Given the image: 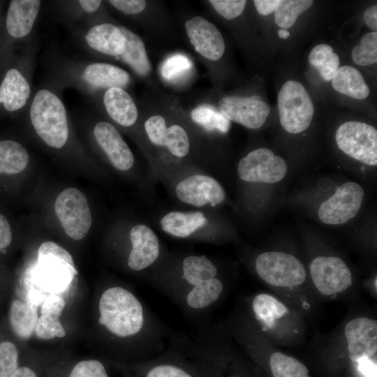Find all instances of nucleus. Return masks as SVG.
I'll list each match as a JSON object with an SVG mask.
<instances>
[{"label": "nucleus", "mask_w": 377, "mask_h": 377, "mask_svg": "<svg viewBox=\"0 0 377 377\" xmlns=\"http://www.w3.org/2000/svg\"><path fill=\"white\" fill-rule=\"evenodd\" d=\"M65 301L59 295H50L43 302L40 309L41 316L38 318L35 332L42 339L65 337L66 332L59 316L64 309Z\"/></svg>", "instance_id": "26"}, {"label": "nucleus", "mask_w": 377, "mask_h": 377, "mask_svg": "<svg viewBox=\"0 0 377 377\" xmlns=\"http://www.w3.org/2000/svg\"><path fill=\"white\" fill-rule=\"evenodd\" d=\"M279 35L281 38H287L289 36V33L286 31H284V30H279Z\"/></svg>", "instance_id": "46"}, {"label": "nucleus", "mask_w": 377, "mask_h": 377, "mask_svg": "<svg viewBox=\"0 0 377 377\" xmlns=\"http://www.w3.org/2000/svg\"><path fill=\"white\" fill-rule=\"evenodd\" d=\"M192 120L208 131H217L226 133L229 131L230 121L214 108L202 105L191 112Z\"/></svg>", "instance_id": "33"}, {"label": "nucleus", "mask_w": 377, "mask_h": 377, "mask_svg": "<svg viewBox=\"0 0 377 377\" xmlns=\"http://www.w3.org/2000/svg\"><path fill=\"white\" fill-rule=\"evenodd\" d=\"M107 3L113 8L126 15H134L142 13L147 3L143 0H110Z\"/></svg>", "instance_id": "41"}, {"label": "nucleus", "mask_w": 377, "mask_h": 377, "mask_svg": "<svg viewBox=\"0 0 377 377\" xmlns=\"http://www.w3.org/2000/svg\"><path fill=\"white\" fill-rule=\"evenodd\" d=\"M269 367L273 377H309V370L302 362L281 352L271 355Z\"/></svg>", "instance_id": "32"}, {"label": "nucleus", "mask_w": 377, "mask_h": 377, "mask_svg": "<svg viewBox=\"0 0 377 377\" xmlns=\"http://www.w3.org/2000/svg\"><path fill=\"white\" fill-rule=\"evenodd\" d=\"M354 63L360 66H368L377 62V32L371 31L362 36L360 45L351 51Z\"/></svg>", "instance_id": "35"}, {"label": "nucleus", "mask_w": 377, "mask_h": 377, "mask_svg": "<svg viewBox=\"0 0 377 377\" xmlns=\"http://www.w3.org/2000/svg\"><path fill=\"white\" fill-rule=\"evenodd\" d=\"M144 127L149 140L154 145L165 147L178 158H184L189 153L188 135L181 126L174 124L167 127L163 117L154 115L145 121Z\"/></svg>", "instance_id": "21"}, {"label": "nucleus", "mask_w": 377, "mask_h": 377, "mask_svg": "<svg viewBox=\"0 0 377 377\" xmlns=\"http://www.w3.org/2000/svg\"><path fill=\"white\" fill-rule=\"evenodd\" d=\"M185 27L191 45L200 55L212 61L221 59L225 52V43L214 24L195 16L186 22Z\"/></svg>", "instance_id": "20"}, {"label": "nucleus", "mask_w": 377, "mask_h": 377, "mask_svg": "<svg viewBox=\"0 0 377 377\" xmlns=\"http://www.w3.org/2000/svg\"><path fill=\"white\" fill-rule=\"evenodd\" d=\"M19 352L10 340L0 341V377H12L19 367Z\"/></svg>", "instance_id": "36"}, {"label": "nucleus", "mask_w": 377, "mask_h": 377, "mask_svg": "<svg viewBox=\"0 0 377 377\" xmlns=\"http://www.w3.org/2000/svg\"><path fill=\"white\" fill-rule=\"evenodd\" d=\"M312 0H281L274 10V22L281 28L294 25L298 17L313 4Z\"/></svg>", "instance_id": "34"}, {"label": "nucleus", "mask_w": 377, "mask_h": 377, "mask_svg": "<svg viewBox=\"0 0 377 377\" xmlns=\"http://www.w3.org/2000/svg\"><path fill=\"white\" fill-rule=\"evenodd\" d=\"M79 45L91 54L118 57L125 50V37L119 26L101 22L87 27L66 25Z\"/></svg>", "instance_id": "9"}, {"label": "nucleus", "mask_w": 377, "mask_h": 377, "mask_svg": "<svg viewBox=\"0 0 377 377\" xmlns=\"http://www.w3.org/2000/svg\"><path fill=\"white\" fill-rule=\"evenodd\" d=\"M38 277L50 288H63L78 274L71 255L57 244L47 241L38 251Z\"/></svg>", "instance_id": "10"}, {"label": "nucleus", "mask_w": 377, "mask_h": 377, "mask_svg": "<svg viewBox=\"0 0 377 377\" xmlns=\"http://www.w3.org/2000/svg\"><path fill=\"white\" fill-rule=\"evenodd\" d=\"M175 193L181 202L195 207L219 205L226 199L221 184L214 177L200 173L180 180L175 186Z\"/></svg>", "instance_id": "15"}, {"label": "nucleus", "mask_w": 377, "mask_h": 377, "mask_svg": "<svg viewBox=\"0 0 377 377\" xmlns=\"http://www.w3.org/2000/svg\"><path fill=\"white\" fill-rule=\"evenodd\" d=\"M281 0H255L253 3L257 11L263 15H268L274 12Z\"/></svg>", "instance_id": "43"}, {"label": "nucleus", "mask_w": 377, "mask_h": 377, "mask_svg": "<svg viewBox=\"0 0 377 377\" xmlns=\"http://www.w3.org/2000/svg\"><path fill=\"white\" fill-rule=\"evenodd\" d=\"M95 98H101L103 110L119 126L128 128L137 121V106L131 96L124 89L110 87L91 100Z\"/></svg>", "instance_id": "22"}, {"label": "nucleus", "mask_w": 377, "mask_h": 377, "mask_svg": "<svg viewBox=\"0 0 377 377\" xmlns=\"http://www.w3.org/2000/svg\"><path fill=\"white\" fill-rule=\"evenodd\" d=\"M208 223L205 212L196 211H171L163 215L160 226L166 234L177 238L193 237Z\"/></svg>", "instance_id": "24"}, {"label": "nucleus", "mask_w": 377, "mask_h": 377, "mask_svg": "<svg viewBox=\"0 0 377 377\" xmlns=\"http://www.w3.org/2000/svg\"><path fill=\"white\" fill-rule=\"evenodd\" d=\"M209 2L220 15L227 20L239 16L246 3L245 0H211Z\"/></svg>", "instance_id": "39"}, {"label": "nucleus", "mask_w": 377, "mask_h": 377, "mask_svg": "<svg viewBox=\"0 0 377 377\" xmlns=\"http://www.w3.org/2000/svg\"><path fill=\"white\" fill-rule=\"evenodd\" d=\"M98 310V323L119 338L137 336L147 327L152 326L139 299L120 286L109 288L103 293Z\"/></svg>", "instance_id": "3"}, {"label": "nucleus", "mask_w": 377, "mask_h": 377, "mask_svg": "<svg viewBox=\"0 0 377 377\" xmlns=\"http://www.w3.org/2000/svg\"><path fill=\"white\" fill-rule=\"evenodd\" d=\"M53 3L57 15L66 25L82 28L103 22L100 19L103 1L62 0Z\"/></svg>", "instance_id": "23"}, {"label": "nucleus", "mask_w": 377, "mask_h": 377, "mask_svg": "<svg viewBox=\"0 0 377 377\" xmlns=\"http://www.w3.org/2000/svg\"><path fill=\"white\" fill-rule=\"evenodd\" d=\"M287 171L285 160L267 148L250 151L237 165L239 178L251 183H277L285 177Z\"/></svg>", "instance_id": "11"}, {"label": "nucleus", "mask_w": 377, "mask_h": 377, "mask_svg": "<svg viewBox=\"0 0 377 377\" xmlns=\"http://www.w3.org/2000/svg\"><path fill=\"white\" fill-rule=\"evenodd\" d=\"M91 136L97 147L116 169L126 171L133 166V152L111 123L96 121L91 128Z\"/></svg>", "instance_id": "17"}, {"label": "nucleus", "mask_w": 377, "mask_h": 377, "mask_svg": "<svg viewBox=\"0 0 377 377\" xmlns=\"http://www.w3.org/2000/svg\"><path fill=\"white\" fill-rule=\"evenodd\" d=\"M191 67V62L186 56L177 54L166 59L161 67V75L165 80H172Z\"/></svg>", "instance_id": "37"}, {"label": "nucleus", "mask_w": 377, "mask_h": 377, "mask_svg": "<svg viewBox=\"0 0 377 377\" xmlns=\"http://www.w3.org/2000/svg\"><path fill=\"white\" fill-rule=\"evenodd\" d=\"M12 377H37V375L29 367H19Z\"/></svg>", "instance_id": "45"}, {"label": "nucleus", "mask_w": 377, "mask_h": 377, "mask_svg": "<svg viewBox=\"0 0 377 377\" xmlns=\"http://www.w3.org/2000/svg\"><path fill=\"white\" fill-rule=\"evenodd\" d=\"M309 269L314 286L323 295L341 293L353 284L350 269L339 257L317 256L311 261Z\"/></svg>", "instance_id": "13"}, {"label": "nucleus", "mask_w": 377, "mask_h": 377, "mask_svg": "<svg viewBox=\"0 0 377 377\" xmlns=\"http://www.w3.org/2000/svg\"><path fill=\"white\" fill-rule=\"evenodd\" d=\"M68 377H108L103 364L98 360H88L77 363Z\"/></svg>", "instance_id": "38"}, {"label": "nucleus", "mask_w": 377, "mask_h": 377, "mask_svg": "<svg viewBox=\"0 0 377 377\" xmlns=\"http://www.w3.org/2000/svg\"><path fill=\"white\" fill-rule=\"evenodd\" d=\"M365 24L374 31L377 30V6L373 5L367 8L363 14Z\"/></svg>", "instance_id": "44"}, {"label": "nucleus", "mask_w": 377, "mask_h": 377, "mask_svg": "<svg viewBox=\"0 0 377 377\" xmlns=\"http://www.w3.org/2000/svg\"><path fill=\"white\" fill-rule=\"evenodd\" d=\"M219 112L229 121L250 129L263 126L270 112L269 105L259 96H229L219 101Z\"/></svg>", "instance_id": "16"}, {"label": "nucleus", "mask_w": 377, "mask_h": 377, "mask_svg": "<svg viewBox=\"0 0 377 377\" xmlns=\"http://www.w3.org/2000/svg\"><path fill=\"white\" fill-rule=\"evenodd\" d=\"M255 269L263 281L276 287L297 286L306 279V271L302 262L293 255L281 251L258 255Z\"/></svg>", "instance_id": "6"}, {"label": "nucleus", "mask_w": 377, "mask_h": 377, "mask_svg": "<svg viewBox=\"0 0 377 377\" xmlns=\"http://www.w3.org/2000/svg\"><path fill=\"white\" fill-rule=\"evenodd\" d=\"M364 196V189L359 184L344 182L321 203L318 212V218L327 225L343 224L357 214Z\"/></svg>", "instance_id": "12"}, {"label": "nucleus", "mask_w": 377, "mask_h": 377, "mask_svg": "<svg viewBox=\"0 0 377 377\" xmlns=\"http://www.w3.org/2000/svg\"><path fill=\"white\" fill-rule=\"evenodd\" d=\"M357 370L364 377H376V360L363 359L356 362Z\"/></svg>", "instance_id": "42"}, {"label": "nucleus", "mask_w": 377, "mask_h": 377, "mask_svg": "<svg viewBox=\"0 0 377 377\" xmlns=\"http://www.w3.org/2000/svg\"><path fill=\"white\" fill-rule=\"evenodd\" d=\"M345 337L350 360L356 363L371 359L377 352V322L360 317L349 320L345 325Z\"/></svg>", "instance_id": "19"}, {"label": "nucleus", "mask_w": 377, "mask_h": 377, "mask_svg": "<svg viewBox=\"0 0 377 377\" xmlns=\"http://www.w3.org/2000/svg\"><path fill=\"white\" fill-rule=\"evenodd\" d=\"M54 211L67 235L80 240L86 237L91 226V214L84 194L69 187L61 192L54 202Z\"/></svg>", "instance_id": "8"}, {"label": "nucleus", "mask_w": 377, "mask_h": 377, "mask_svg": "<svg viewBox=\"0 0 377 377\" xmlns=\"http://www.w3.org/2000/svg\"><path fill=\"white\" fill-rule=\"evenodd\" d=\"M49 79L63 90L73 87L94 98L110 87H127L131 76L124 69L104 62L77 60L57 54L51 57Z\"/></svg>", "instance_id": "2"}, {"label": "nucleus", "mask_w": 377, "mask_h": 377, "mask_svg": "<svg viewBox=\"0 0 377 377\" xmlns=\"http://www.w3.org/2000/svg\"><path fill=\"white\" fill-rule=\"evenodd\" d=\"M331 81L336 91L351 98L362 100L369 95L370 90L363 76L351 66L339 67Z\"/></svg>", "instance_id": "29"}, {"label": "nucleus", "mask_w": 377, "mask_h": 377, "mask_svg": "<svg viewBox=\"0 0 377 377\" xmlns=\"http://www.w3.org/2000/svg\"><path fill=\"white\" fill-rule=\"evenodd\" d=\"M338 147L350 158L365 165H377V130L373 126L356 121L342 124L337 130Z\"/></svg>", "instance_id": "7"}, {"label": "nucleus", "mask_w": 377, "mask_h": 377, "mask_svg": "<svg viewBox=\"0 0 377 377\" xmlns=\"http://www.w3.org/2000/svg\"><path fill=\"white\" fill-rule=\"evenodd\" d=\"M29 161L27 149L14 140H0V175H14L24 171Z\"/></svg>", "instance_id": "30"}, {"label": "nucleus", "mask_w": 377, "mask_h": 377, "mask_svg": "<svg viewBox=\"0 0 377 377\" xmlns=\"http://www.w3.org/2000/svg\"><path fill=\"white\" fill-rule=\"evenodd\" d=\"M129 238L128 268L140 272L155 265L161 256V244L151 228L144 223H138L131 228Z\"/></svg>", "instance_id": "18"}, {"label": "nucleus", "mask_w": 377, "mask_h": 377, "mask_svg": "<svg viewBox=\"0 0 377 377\" xmlns=\"http://www.w3.org/2000/svg\"><path fill=\"white\" fill-rule=\"evenodd\" d=\"M37 50V41L33 37L24 45L17 62L6 69L1 80L0 106L7 112L25 111L31 102Z\"/></svg>", "instance_id": "4"}, {"label": "nucleus", "mask_w": 377, "mask_h": 377, "mask_svg": "<svg viewBox=\"0 0 377 377\" xmlns=\"http://www.w3.org/2000/svg\"><path fill=\"white\" fill-rule=\"evenodd\" d=\"M43 1L40 0H12L6 18V49L15 43H27L34 37V31Z\"/></svg>", "instance_id": "14"}, {"label": "nucleus", "mask_w": 377, "mask_h": 377, "mask_svg": "<svg viewBox=\"0 0 377 377\" xmlns=\"http://www.w3.org/2000/svg\"><path fill=\"white\" fill-rule=\"evenodd\" d=\"M125 37V50L117 58L128 65L138 75H147L151 71V64L145 46L136 34L123 25H118Z\"/></svg>", "instance_id": "27"}, {"label": "nucleus", "mask_w": 377, "mask_h": 377, "mask_svg": "<svg viewBox=\"0 0 377 377\" xmlns=\"http://www.w3.org/2000/svg\"><path fill=\"white\" fill-rule=\"evenodd\" d=\"M218 268L205 255L184 257L177 266L163 271L155 278L163 292L191 311H202L221 297L224 285Z\"/></svg>", "instance_id": "1"}, {"label": "nucleus", "mask_w": 377, "mask_h": 377, "mask_svg": "<svg viewBox=\"0 0 377 377\" xmlns=\"http://www.w3.org/2000/svg\"><path fill=\"white\" fill-rule=\"evenodd\" d=\"M145 377H193L184 368L172 363H159L149 368Z\"/></svg>", "instance_id": "40"}, {"label": "nucleus", "mask_w": 377, "mask_h": 377, "mask_svg": "<svg viewBox=\"0 0 377 377\" xmlns=\"http://www.w3.org/2000/svg\"><path fill=\"white\" fill-rule=\"evenodd\" d=\"M309 62L325 80L331 81L339 68L340 60L330 45L321 43L312 48Z\"/></svg>", "instance_id": "31"}, {"label": "nucleus", "mask_w": 377, "mask_h": 377, "mask_svg": "<svg viewBox=\"0 0 377 377\" xmlns=\"http://www.w3.org/2000/svg\"><path fill=\"white\" fill-rule=\"evenodd\" d=\"M38 318L35 306L20 299L13 300L8 312V321L16 337L29 339L35 330Z\"/></svg>", "instance_id": "28"}, {"label": "nucleus", "mask_w": 377, "mask_h": 377, "mask_svg": "<svg viewBox=\"0 0 377 377\" xmlns=\"http://www.w3.org/2000/svg\"><path fill=\"white\" fill-rule=\"evenodd\" d=\"M251 309L259 325L269 332L283 326L290 316L283 302L267 293L258 294L253 298Z\"/></svg>", "instance_id": "25"}, {"label": "nucleus", "mask_w": 377, "mask_h": 377, "mask_svg": "<svg viewBox=\"0 0 377 377\" xmlns=\"http://www.w3.org/2000/svg\"><path fill=\"white\" fill-rule=\"evenodd\" d=\"M277 104L280 124L286 131L297 134L309 128L314 107L302 83L295 80L286 82L278 94Z\"/></svg>", "instance_id": "5"}]
</instances>
